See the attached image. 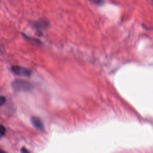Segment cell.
I'll return each mask as SVG.
<instances>
[{"label": "cell", "mask_w": 153, "mask_h": 153, "mask_svg": "<svg viewBox=\"0 0 153 153\" xmlns=\"http://www.w3.org/2000/svg\"><path fill=\"white\" fill-rule=\"evenodd\" d=\"M11 86L14 90L17 91H29L33 88L32 83L22 79H15L12 83Z\"/></svg>", "instance_id": "cell-1"}, {"label": "cell", "mask_w": 153, "mask_h": 153, "mask_svg": "<svg viewBox=\"0 0 153 153\" xmlns=\"http://www.w3.org/2000/svg\"><path fill=\"white\" fill-rule=\"evenodd\" d=\"M11 71L14 74L20 76L29 77L31 74V71L24 67L15 66H12Z\"/></svg>", "instance_id": "cell-2"}, {"label": "cell", "mask_w": 153, "mask_h": 153, "mask_svg": "<svg viewBox=\"0 0 153 153\" xmlns=\"http://www.w3.org/2000/svg\"><path fill=\"white\" fill-rule=\"evenodd\" d=\"M31 121L34 127L37 129L40 130L44 129V126L42 121L38 117H32L31 118Z\"/></svg>", "instance_id": "cell-3"}, {"label": "cell", "mask_w": 153, "mask_h": 153, "mask_svg": "<svg viewBox=\"0 0 153 153\" xmlns=\"http://www.w3.org/2000/svg\"><path fill=\"white\" fill-rule=\"evenodd\" d=\"M48 25L49 24L47 21L44 20V19H41V20L37 21L34 23V26L37 28L46 27L48 26Z\"/></svg>", "instance_id": "cell-4"}, {"label": "cell", "mask_w": 153, "mask_h": 153, "mask_svg": "<svg viewBox=\"0 0 153 153\" xmlns=\"http://www.w3.org/2000/svg\"><path fill=\"white\" fill-rule=\"evenodd\" d=\"M92 3L98 5H102L104 3V0H89Z\"/></svg>", "instance_id": "cell-5"}, {"label": "cell", "mask_w": 153, "mask_h": 153, "mask_svg": "<svg viewBox=\"0 0 153 153\" xmlns=\"http://www.w3.org/2000/svg\"><path fill=\"white\" fill-rule=\"evenodd\" d=\"M5 128L4 126L3 125L1 126V128H0V134L1 136H3L5 133Z\"/></svg>", "instance_id": "cell-6"}, {"label": "cell", "mask_w": 153, "mask_h": 153, "mask_svg": "<svg viewBox=\"0 0 153 153\" xmlns=\"http://www.w3.org/2000/svg\"><path fill=\"white\" fill-rule=\"evenodd\" d=\"M6 101H7L6 98L5 96H1L0 98V105L1 106H2L3 104H4L6 102Z\"/></svg>", "instance_id": "cell-7"}, {"label": "cell", "mask_w": 153, "mask_h": 153, "mask_svg": "<svg viewBox=\"0 0 153 153\" xmlns=\"http://www.w3.org/2000/svg\"><path fill=\"white\" fill-rule=\"evenodd\" d=\"M21 153H30V152L29 151V150H27V149L26 148H24V147H23V148H22V149H21Z\"/></svg>", "instance_id": "cell-8"}, {"label": "cell", "mask_w": 153, "mask_h": 153, "mask_svg": "<svg viewBox=\"0 0 153 153\" xmlns=\"http://www.w3.org/2000/svg\"><path fill=\"white\" fill-rule=\"evenodd\" d=\"M1 153H7V152H5V151H3V150H1Z\"/></svg>", "instance_id": "cell-9"}, {"label": "cell", "mask_w": 153, "mask_h": 153, "mask_svg": "<svg viewBox=\"0 0 153 153\" xmlns=\"http://www.w3.org/2000/svg\"><path fill=\"white\" fill-rule=\"evenodd\" d=\"M151 1H153V0H151Z\"/></svg>", "instance_id": "cell-10"}]
</instances>
